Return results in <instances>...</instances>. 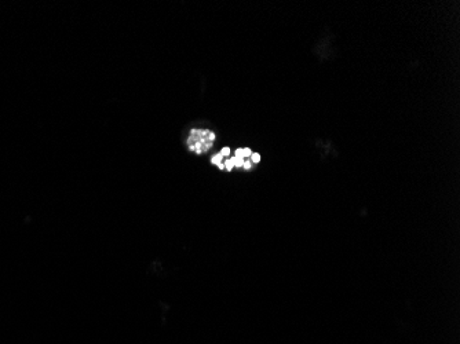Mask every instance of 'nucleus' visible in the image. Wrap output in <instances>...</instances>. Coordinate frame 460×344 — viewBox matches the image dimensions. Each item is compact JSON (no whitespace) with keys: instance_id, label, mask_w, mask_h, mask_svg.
<instances>
[{"instance_id":"f257e3e1","label":"nucleus","mask_w":460,"mask_h":344,"mask_svg":"<svg viewBox=\"0 0 460 344\" xmlns=\"http://www.w3.org/2000/svg\"><path fill=\"white\" fill-rule=\"evenodd\" d=\"M196 141V143L190 145V149L194 150L196 153H204L208 149H211L212 142L215 141V134L209 132V131H201V129H193L190 132V142Z\"/></svg>"},{"instance_id":"f03ea898","label":"nucleus","mask_w":460,"mask_h":344,"mask_svg":"<svg viewBox=\"0 0 460 344\" xmlns=\"http://www.w3.org/2000/svg\"><path fill=\"white\" fill-rule=\"evenodd\" d=\"M222 160H223V157L221 156V154H215V156H212V158H211V163L218 165V167H221V165H223Z\"/></svg>"},{"instance_id":"7ed1b4c3","label":"nucleus","mask_w":460,"mask_h":344,"mask_svg":"<svg viewBox=\"0 0 460 344\" xmlns=\"http://www.w3.org/2000/svg\"><path fill=\"white\" fill-rule=\"evenodd\" d=\"M225 170L226 171H231V168H234V163H233V158H228L226 161H225Z\"/></svg>"},{"instance_id":"20e7f679","label":"nucleus","mask_w":460,"mask_h":344,"mask_svg":"<svg viewBox=\"0 0 460 344\" xmlns=\"http://www.w3.org/2000/svg\"><path fill=\"white\" fill-rule=\"evenodd\" d=\"M233 158V163H234V167H238V168H243V165H244V158H238V157H231Z\"/></svg>"},{"instance_id":"39448f33","label":"nucleus","mask_w":460,"mask_h":344,"mask_svg":"<svg viewBox=\"0 0 460 344\" xmlns=\"http://www.w3.org/2000/svg\"><path fill=\"white\" fill-rule=\"evenodd\" d=\"M250 160H251V164H258V163L260 161V154H258V153H253V154H251V157H250Z\"/></svg>"},{"instance_id":"423d86ee","label":"nucleus","mask_w":460,"mask_h":344,"mask_svg":"<svg viewBox=\"0 0 460 344\" xmlns=\"http://www.w3.org/2000/svg\"><path fill=\"white\" fill-rule=\"evenodd\" d=\"M230 153H231V151H230V148H222V149H221V153H219V154H221L222 157H229Z\"/></svg>"},{"instance_id":"0eeeda50","label":"nucleus","mask_w":460,"mask_h":344,"mask_svg":"<svg viewBox=\"0 0 460 344\" xmlns=\"http://www.w3.org/2000/svg\"><path fill=\"white\" fill-rule=\"evenodd\" d=\"M243 154H244V158H250L251 154H253V151H251L250 148H243Z\"/></svg>"},{"instance_id":"6e6552de","label":"nucleus","mask_w":460,"mask_h":344,"mask_svg":"<svg viewBox=\"0 0 460 344\" xmlns=\"http://www.w3.org/2000/svg\"><path fill=\"white\" fill-rule=\"evenodd\" d=\"M243 167H244L245 170H251V163H250V161H244V165H243Z\"/></svg>"}]
</instances>
